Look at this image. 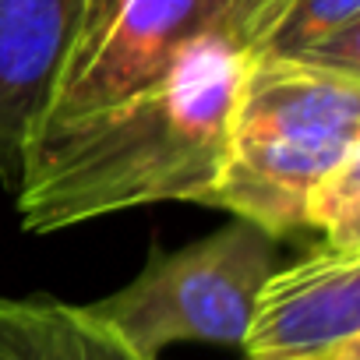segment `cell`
I'll list each match as a JSON object with an SVG mask.
<instances>
[{"mask_svg": "<svg viewBox=\"0 0 360 360\" xmlns=\"http://www.w3.org/2000/svg\"><path fill=\"white\" fill-rule=\"evenodd\" d=\"M290 0H92L15 191L29 233L205 205L226 124Z\"/></svg>", "mask_w": 360, "mask_h": 360, "instance_id": "1", "label": "cell"}, {"mask_svg": "<svg viewBox=\"0 0 360 360\" xmlns=\"http://www.w3.org/2000/svg\"><path fill=\"white\" fill-rule=\"evenodd\" d=\"M360 148V78L293 60H255L226 124L205 209L300 240L318 180Z\"/></svg>", "mask_w": 360, "mask_h": 360, "instance_id": "2", "label": "cell"}, {"mask_svg": "<svg viewBox=\"0 0 360 360\" xmlns=\"http://www.w3.org/2000/svg\"><path fill=\"white\" fill-rule=\"evenodd\" d=\"M276 244L255 223L233 219L176 251H152L127 286L85 304V311L141 360H155L169 342L240 346L258 290L279 269Z\"/></svg>", "mask_w": 360, "mask_h": 360, "instance_id": "3", "label": "cell"}, {"mask_svg": "<svg viewBox=\"0 0 360 360\" xmlns=\"http://www.w3.org/2000/svg\"><path fill=\"white\" fill-rule=\"evenodd\" d=\"M349 339H360V255L321 244L262 283L240 346L248 360H325Z\"/></svg>", "mask_w": 360, "mask_h": 360, "instance_id": "4", "label": "cell"}, {"mask_svg": "<svg viewBox=\"0 0 360 360\" xmlns=\"http://www.w3.org/2000/svg\"><path fill=\"white\" fill-rule=\"evenodd\" d=\"M92 0H0V184H22L25 155Z\"/></svg>", "mask_w": 360, "mask_h": 360, "instance_id": "5", "label": "cell"}, {"mask_svg": "<svg viewBox=\"0 0 360 360\" xmlns=\"http://www.w3.org/2000/svg\"><path fill=\"white\" fill-rule=\"evenodd\" d=\"M0 360H141L78 304L0 297Z\"/></svg>", "mask_w": 360, "mask_h": 360, "instance_id": "6", "label": "cell"}, {"mask_svg": "<svg viewBox=\"0 0 360 360\" xmlns=\"http://www.w3.org/2000/svg\"><path fill=\"white\" fill-rule=\"evenodd\" d=\"M265 57L360 78V0H290L262 43Z\"/></svg>", "mask_w": 360, "mask_h": 360, "instance_id": "7", "label": "cell"}, {"mask_svg": "<svg viewBox=\"0 0 360 360\" xmlns=\"http://www.w3.org/2000/svg\"><path fill=\"white\" fill-rule=\"evenodd\" d=\"M307 233H321L325 248L360 255V148L318 180L304 205Z\"/></svg>", "mask_w": 360, "mask_h": 360, "instance_id": "8", "label": "cell"}]
</instances>
